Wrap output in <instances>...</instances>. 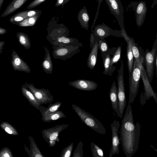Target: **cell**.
Returning <instances> with one entry per match:
<instances>
[{
  "mask_svg": "<svg viewBox=\"0 0 157 157\" xmlns=\"http://www.w3.org/2000/svg\"><path fill=\"white\" fill-rule=\"evenodd\" d=\"M140 128L139 122L135 124L131 105L128 104L122 121L120 132L122 148L127 157H132L138 149Z\"/></svg>",
  "mask_w": 157,
  "mask_h": 157,
  "instance_id": "obj_1",
  "label": "cell"
},
{
  "mask_svg": "<svg viewBox=\"0 0 157 157\" xmlns=\"http://www.w3.org/2000/svg\"><path fill=\"white\" fill-rule=\"evenodd\" d=\"M72 107L81 121L87 126L99 133L102 135L106 134L103 125L93 116L76 105L72 104Z\"/></svg>",
  "mask_w": 157,
  "mask_h": 157,
  "instance_id": "obj_2",
  "label": "cell"
},
{
  "mask_svg": "<svg viewBox=\"0 0 157 157\" xmlns=\"http://www.w3.org/2000/svg\"><path fill=\"white\" fill-rule=\"evenodd\" d=\"M118 89L117 94L118 99V112L117 116L120 118H122L124 109L126 106V97L125 95L124 78V63L121 62L120 69L117 70Z\"/></svg>",
  "mask_w": 157,
  "mask_h": 157,
  "instance_id": "obj_3",
  "label": "cell"
},
{
  "mask_svg": "<svg viewBox=\"0 0 157 157\" xmlns=\"http://www.w3.org/2000/svg\"><path fill=\"white\" fill-rule=\"evenodd\" d=\"M141 71L138 62L133 60L131 76L129 81V97L128 103L132 104L134 101L138 90L141 78Z\"/></svg>",
  "mask_w": 157,
  "mask_h": 157,
  "instance_id": "obj_4",
  "label": "cell"
},
{
  "mask_svg": "<svg viewBox=\"0 0 157 157\" xmlns=\"http://www.w3.org/2000/svg\"><path fill=\"white\" fill-rule=\"evenodd\" d=\"M157 35L152 49L150 51L147 48L144 52V63L145 72L147 78L150 83L153 80L154 74V61L155 56L157 55Z\"/></svg>",
  "mask_w": 157,
  "mask_h": 157,
  "instance_id": "obj_5",
  "label": "cell"
},
{
  "mask_svg": "<svg viewBox=\"0 0 157 157\" xmlns=\"http://www.w3.org/2000/svg\"><path fill=\"white\" fill-rule=\"evenodd\" d=\"M140 68L141 76V77L144 84V90L141 94L140 101L141 105L145 104L147 100L152 97L157 104V94L154 92L152 88L150 85L147 76L145 69L143 64L141 63H138Z\"/></svg>",
  "mask_w": 157,
  "mask_h": 157,
  "instance_id": "obj_6",
  "label": "cell"
},
{
  "mask_svg": "<svg viewBox=\"0 0 157 157\" xmlns=\"http://www.w3.org/2000/svg\"><path fill=\"white\" fill-rule=\"evenodd\" d=\"M68 126L69 125L67 124H60L44 129L42 131V136L50 147H54L56 144V142H59V134Z\"/></svg>",
  "mask_w": 157,
  "mask_h": 157,
  "instance_id": "obj_7",
  "label": "cell"
},
{
  "mask_svg": "<svg viewBox=\"0 0 157 157\" xmlns=\"http://www.w3.org/2000/svg\"><path fill=\"white\" fill-rule=\"evenodd\" d=\"M53 57L55 59H60L65 60L71 58L80 51V47L72 46H53Z\"/></svg>",
  "mask_w": 157,
  "mask_h": 157,
  "instance_id": "obj_8",
  "label": "cell"
},
{
  "mask_svg": "<svg viewBox=\"0 0 157 157\" xmlns=\"http://www.w3.org/2000/svg\"><path fill=\"white\" fill-rule=\"evenodd\" d=\"M24 85L32 93L40 105L46 104L53 101L54 97L48 89L44 88H36L33 83L25 82Z\"/></svg>",
  "mask_w": 157,
  "mask_h": 157,
  "instance_id": "obj_9",
  "label": "cell"
},
{
  "mask_svg": "<svg viewBox=\"0 0 157 157\" xmlns=\"http://www.w3.org/2000/svg\"><path fill=\"white\" fill-rule=\"evenodd\" d=\"M110 13L117 19L121 29H124V9L121 0H105Z\"/></svg>",
  "mask_w": 157,
  "mask_h": 157,
  "instance_id": "obj_10",
  "label": "cell"
},
{
  "mask_svg": "<svg viewBox=\"0 0 157 157\" xmlns=\"http://www.w3.org/2000/svg\"><path fill=\"white\" fill-rule=\"evenodd\" d=\"M112 131L111 146L109 153V157H112L114 155L118 154L120 152L119 149L120 144L118 136L119 129L120 126L119 122L114 120L110 124Z\"/></svg>",
  "mask_w": 157,
  "mask_h": 157,
  "instance_id": "obj_11",
  "label": "cell"
},
{
  "mask_svg": "<svg viewBox=\"0 0 157 157\" xmlns=\"http://www.w3.org/2000/svg\"><path fill=\"white\" fill-rule=\"evenodd\" d=\"M92 32L101 39H105L111 36L119 37H122L120 30H113L103 22L102 24L95 26Z\"/></svg>",
  "mask_w": 157,
  "mask_h": 157,
  "instance_id": "obj_12",
  "label": "cell"
},
{
  "mask_svg": "<svg viewBox=\"0 0 157 157\" xmlns=\"http://www.w3.org/2000/svg\"><path fill=\"white\" fill-rule=\"evenodd\" d=\"M11 62L14 71H23L29 73L31 72V69L27 63L14 50L12 51L11 54Z\"/></svg>",
  "mask_w": 157,
  "mask_h": 157,
  "instance_id": "obj_13",
  "label": "cell"
},
{
  "mask_svg": "<svg viewBox=\"0 0 157 157\" xmlns=\"http://www.w3.org/2000/svg\"><path fill=\"white\" fill-rule=\"evenodd\" d=\"M69 85L77 89L87 91H92L96 90L98 86L95 82L88 80L78 79L70 82Z\"/></svg>",
  "mask_w": 157,
  "mask_h": 157,
  "instance_id": "obj_14",
  "label": "cell"
},
{
  "mask_svg": "<svg viewBox=\"0 0 157 157\" xmlns=\"http://www.w3.org/2000/svg\"><path fill=\"white\" fill-rule=\"evenodd\" d=\"M52 46H72L74 47H82V43L76 38L61 36L57 37L50 43Z\"/></svg>",
  "mask_w": 157,
  "mask_h": 157,
  "instance_id": "obj_15",
  "label": "cell"
},
{
  "mask_svg": "<svg viewBox=\"0 0 157 157\" xmlns=\"http://www.w3.org/2000/svg\"><path fill=\"white\" fill-rule=\"evenodd\" d=\"M41 11L35 10H28L18 12L12 16L9 21L11 23L15 25L24 19L29 17L40 15Z\"/></svg>",
  "mask_w": 157,
  "mask_h": 157,
  "instance_id": "obj_16",
  "label": "cell"
},
{
  "mask_svg": "<svg viewBox=\"0 0 157 157\" xmlns=\"http://www.w3.org/2000/svg\"><path fill=\"white\" fill-rule=\"evenodd\" d=\"M147 8L145 2L144 1L139 2L137 6L135 16L136 23L138 27L141 26L144 22Z\"/></svg>",
  "mask_w": 157,
  "mask_h": 157,
  "instance_id": "obj_17",
  "label": "cell"
},
{
  "mask_svg": "<svg viewBox=\"0 0 157 157\" xmlns=\"http://www.w3.org/2000/svg\"><path fill=\"white\" fill-rule=\"evenodd\" d=\"M94 42V45L91 48L87 60V66L90 70H93L96 63L98 51V37L95 35Z\"/></svg>",
  "mask_w": 157,
  "mask_h": 157,
  "instance_id": "obj_18",
  "label": "cell"
},
{
  "mask_svg": "<svg viewBox=\"0 0 157 157\" xmlns=\"http://www.w3.org/2000/svg\"><path fill=\"white\" fill-rule=\"evenodd\" d=\"M21 91L29 103L36 109L40 111L44 108V107L39 103L32 93L24 84L21 87Z\"/></svg>",
  "mask_w": 157,
  "mask_h": 157,
  "instance_id": "obj_19",
  "label": "cell"
},
{
  "mask_svg": "<svg viewBox=\"0 0 157 157\" xmlns=\"http://www.w3.org/2000/svg\"><path fill=\"white\" fill-rule=\"evenodd\" d=\"M131 41V48L135 60L138 63H144V52L140 47H139L136 44L134 39L129 36Z\"/></svg>",
  "mask_w": 157,
  "mask_h": 157,
  "instance_id": "obj_20",
  "label": "cell"
},
{
  "mask_svg": "<svg viewBox=\"0 0 157 157\" xmlns=\"http://www.w3.org/2000/svg\"><path fill=\"white\" fill-rule=\"evenodd\" d=\"M109 96L112 108L117 114L118 112V99L117 85L115 81L113 82L110 89Z\"/></svg>",
  "mask_w": 157,
  "mask_h": 157,
  "instance_id": "obj_21",
  "label": "cell"
},
{
  "mask_svg": "<svg viewBox=\"0 0 157 157\" xmlns=\"http://www.w3.org/2000/svg\"><path fill=\"white\" fill-rule=\"evenodd\" d=\"M28 0H13L7 6L1 17H6L20 8Z\"/></svg>",
  "mask_w": 157,
  "mask_h": 157,
  "instance_id": "obj_22",
  "label": "cell"
},
{
  "mask_svg": "<svg viewBox=\"0 0 157 157\" xmlns=\"http://www.w3.org/2000/svg\"><path fill=\"white\" fill-rule=\"evenodd\" d=\"M43 47L45 50V55L41 65L45 73L51 74L52 73L53 69L52 60L48 49L44 46Z\"/></svg>",
  "mask_w": 157,
  "mask_h": 157,
  "instance_id": "obj_23",
  "label": "cell"
},
{
  "mask_svg": "<svg viewBox=\"0 0 157 157\" xmlns=\"http://www.w3.org/2000/svg\"><path fill=\"white\" fill-rule=\"evenodd\" d=\"M111 55L109 54H101L104 70L103 72L104 74L111 76L116 70V67L110 64Z\"/></svg>",
  "mask_w": 157,
  "mask_h": 157,
  "instance_id": "obj_24",
  "label": "cell"
},
{
  "mask_svg": "<svg viewBox=\"0 0 157 157\" xmlns=\"http://www.w3.org/2000/svg\"><path fill=\"white\" fill-rule=\"evenodd\" d=\"M28 139L30 143V149L29 150L25 145V149L30 157H44L32 137L29 135Z\"/></svg>",
  "mask_w": 157,
  "mask_h": 157,
  "instance_id": "obj_25",
  "label": "cell"
},
{
  "mask_svg": "<svg viewBox=\"0 0 157 157\" xmlns=\"http://www.w3.org/2000/svg\"><path fill=\"white\" fill-rule=\"evenodd\" d=\"M78 18L82 27L86 30H88L90 18L87 10L85 6L79 11Z\"/></svg>",
  "mask_w": 157,
  "mask_h": 157,
  "instance_id": "obj_26",
  "label": "cell"
},
{
  "mask_svg": "<svg viewBox=\"0 0 157 157\" xmlns=\"http://www.w3.org/2000/svg\"><path fill=\"white\" fill-rule=\"evenodd\" d=\"M98 48L100 50L101 54H109L112 56L114 53L117 48L115 47L109 48L108 43L105 39H101L99 37Z\"/></svg>",
  "mask_w": 157,
  "mask_h": 157,
  "instance_id": "obj_27",
  "label": "cell"
},
{
  "mask_svg": "<svg viewBox=\"0 0 157 157\" xmlns=\"http://www.w3.org/2000/svg\"><path fill=\"white\" fill-rule=\"evenodd\" d=\"M126 42L127 43L126 55L127 60V66L129 74L128 79H129L131 75L133 63L134 56L131 48V42L129 38V40Z\"/></svg>",
  "mask_w": 157,
  "mask_h": 157,
  "instance_id": "obj_28",
  "label": "cell"
},
{
  "mask_svg": "<svg viewBox=\"0 0 157 157\" xmlns=\"http://www.w3.org/2000/svg\"><path fill=\"white\" fill-rule=\"evenodd\" d=\"M17 38L20 44L26 49H29L31 47V42L28 36L26 33L19 32L16 34Z\"/></svg>",
  "mask_w": 157,
  "mask_h": 157,
  "instance_id": "obj_29",
  "label": "cell"
},
{
  "mask_svg": "<svg viewBox=\"0 0 157 157\" xmlns=\"http://www.w3.org/2000/svg\"><path fill=\"white\" fill-rule=\"evenodd\" d=\"M66 117V116L64 113L62 111L58 110L45 117H42L41 119L45 122L50 123L51 121Z\"/></svg>",
  "mask_w": 157,
  "mask_h": 157,
  "instance_id": "obj_30",
  "label": "cell"
},
{
  "mask_svg": "<svg viewBox=\"0 0 157 157\" xmlns=\"http://www.w3.org/2000/svg\"><path fill=\"white\" fill-rule=\"evenodd\" d=\"M62 104V102L58 101L53 103H49L47 108H45L44 110L40 112L42 117L58 110Z\"/></svg>",
  "mask_w": 157,
  "mask_h": 157,
  "instance_id": "obj_31",
  "label": "cell"
},
{
  "mask_svg": "<svg viewBox=\"0 0 157 157\" xmlns=\"http://www.w3.org/2000/svg\"><path fill=\"white\" fill-rule=\"evenodd\" d=\"M40 15H38L27 18L15 25L20 27L33 26L36 23Z\"/></svg>",
  "mask_w": 157,
  "mask_h": 157,
  "instance_id": "obj_32",
  "label": "cell"
},
{
  "mask_svg": "<svg viewBox=\"0 0 157 157\" xmlns=\"http://www.w3.org/2000/svg\"><path fill=\"white\" fill-rule=\"evenodd\" d=\"M1 128L7 133L13 135L17 136L18 132L16 128L8 122L4 121L0 124Z\"/></svg>",
  "mask_w": 157,
  "mask_h": 157,
  "instance_id": "obj_33",
  "label": "cell"
},
{
  "mask_svg": "<svg viewBox=\"0 0 157 157\" xmlns=\"http://www.w3.org/2000/svg\"><path fill=\"white\" fill-rule=\"evenodd\" d=\"M91 150L93 157H104V152L96 144L91 142Z\"/></svg>",
  "mask_w": 157,
  "mask_h": 157,
  "instance_id": "obj_34",
  "label": "cell"
},
{
  "mask_svg": "<svg viewBox=\"0 0 157 157\" xmlns=\"http://www.w3.org/2000/svg\"><path fill=\"white\" fill-rule=\"evenodd\" d=\"M121 45L117 47L114 53L111 57L110 64L113 66V64L117 63L120 60L121 58Z\"/></svg>",
  "mask_w": 157,
  "mask_h": 157,
  "instance_id": "obj_35",
  "label": "cell"
},
{
  "mask_svg": "<svg viewBox=\"0 0 157 157\" xmlns=\"http://www.w3.org/2000/svg\"><path fill=\"white\" fill-rule=\"evenodd\" d=\"M73 147V143L64 148L61 151L60 157H70L71 156Z\"/></svg>",
  "mask_w": 157,
  "mask_h": 157,
  "instance_id": "obj_36",
  "label": "cell"
},
{
  "mask_svg": "<svg viewBox=\"0 0 157 157\" xmlns=\"http://www.w3.org/2000/svg\"><path fill=\"white\" fill-rule=\"evenodd\" d=\"M83 144L82 141L78 144L74 152L72 157H82L84 156L83 150Z\"/></svg>",
  "mask_w": 157,
  "mask_h": 157,
  "instance_id": "obj_37",
  "label": "cell"
},
{
  "mask_svg": "<svg viewBox=\"0 0 157 157\" xmlns=\"http://www.w3.org/2000/svg\"><path fill=\"white\" fill-rule=\"evenodd\" d=\"M0 157H13V156L8 147H4L0 150Z\"/></svg>",
  "mask_w": 157,
  "mask_h": 157,
  "instance_id": "obj_38",
  "label": "cell"
},
{
  "mask_svg": "<svg viewBox=\"0 0 157 157\" xmlns=\"http://www.w3.org/2000/svg\"><path fill=\"white\" fill-rule=\"evenodd\" d=\"M46 0H34L31 2L27 6V9L28 10L33 9Z\"/></svg>",
  "mask_w": 157,
  "mask_h": 157,
  "instance_id": "obj_39",
  "label": "cell"
},
{
  "mask_svg": "<svg viewBox=\"0 0 157 157\" xmlns=\"http://www.w3.org/2000/svg\"><path fill=\"white\" fill-rule=\"evenodd\" d=\"M102 0H98V9H97V12L96 14V15H95L94 20L93 21V25H92V27H91V32H92L93 30V27L94 26V25L95 23L96 20L98 18V13H99V10L100 6L101 4V2H102Z\"/></svg>",
  "mask_w": 157,
  "mask_h": 157,
  "instance_id": "obj_40",
  "label": "cell"
},
{
  "mask_svg": "<svg viewBox=\"0 0 157 157\" xmlns=\"http://www.w3.org/2000/svg\"><path fill=\"white\" fill-rule=\"evenodd\" d=\"M90 48H91L94 44V36L93 32L90 33Z\"/></svg>",
  "mask_w": 157,
  "mask_h": 157,
  "instance_id": "obj_41",
  "label": "cell"
},
{
  "mask_svg": "<svg viewBox=\"0 0 157 157\" xmlns=\"http://www.w3.org/2000/svg\"><path fill=\"white\" fill-rule=\"evenodd\" d=\"M5 44V42L4 41H0V55L2 52V49Z\"/></svg>",
  "mask_w": 157,
  "mask_h": 157,
  "instance_id": "obj_42",
  "label": "cell"
},
{
  "mask_svg": "<svg viewBox=\"0 0 157 157\" xmlns=\"http://www.w3.org/2000/svg\"><path fill=\"white\" fill-rule=\"evenodd\" d=\"M154 67L155 71V75L157 77V55H156L154 61Z\"/></svg>",
  "mask_w": 157,
  "mask_h": 157,
  "instance_id": "obj_43",
  "label": "cell"
},
{
  "mask_svg": "<svg viewBox=\"0 0 157 157\" xmlns=\"http://www.w3.org/2000/svg\"><path fill=\"white\" fill-rule=\"evenodd\" d=\"M7 30L6 29L0 27V35L5 34Z\"/></svg>",
  "mask_w": 157,
  "mask_h": 157,
  "instance_id": "obj_44",
  "label": "cell"
},
{
  "mask_svg": "<svg viewBox=\"0 0 157 157\" xmlns=\"http://www.w3.org/2000/svg\"><path fill=\"white\" fill-rule=\"evenodd\" d=\"M63 2V0H57L55 4L56 6L62 5Z\"/></svg>",
  "mask_w": 157,
  "mask_h": 157,
  "instance_id": "obj_45",
  "label": "cell"
},
{
  "mask_svg": "<svg viewBox=\"0 0 157 157\" xmlns=\"http://www.w3.org/2000/svg\"><path fill=\"white\" fill-rule=\"evenodd\" d=\"M71 0H63V2L62 5V7L63 8L64 4L68 2L69 1Z\"/></svg>",
  "mask_w": 157,
  "mask_h": 157,
  "instance_id": "obj_46",
  "label": "cell"
},
{
  "mask_svg": "<svg viewBox=\"0 0 157 157\" xmlns=\"http://www.w3.org/2000/svg\"><path fill=\"white\" fill-rule=\"evenodd\" d=\"M4 0H0V11Z\"/></svg>",
  "mask_w": 157,
  "mask_h": 157,
  "instance_id": "obj_47",
  "label": "cell"
},
{
  "mask_svg": "<svg viewBox=\"0 0 157 157\" xmlns=\"http://www.w3.org/2000/svg\"><path fill=\"white\" fill-rule=\"evenodd\" d=\"M151 147L153 148L156 151H157V150L156 149H155V148H154L151 145Z\"/></svg>",
  "mask_w": 157,
  "mask_h": 157,
  "instance_id": "obj_48",
  "label": "cell"
}]
</instances>
